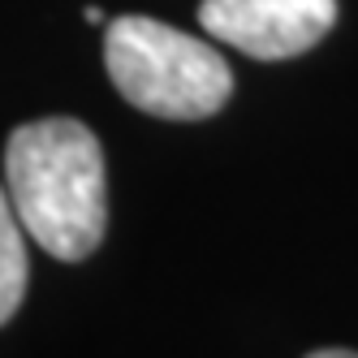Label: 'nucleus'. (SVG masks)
Segmentation results:
<instances>
[{
  "label": "nucleus",
  "mask_w": 358,
  "mask_h": 358,
  "mask_svg": "<svg viewBox=\"0 0 358 358\" xmlns=\"http://www.w3.org/2000/svg\"><path fill=\"white\" fill-rule=\"evenodd\" d=\"M27 294V229H22L9 190L0 186V324H9Z\"/></svg>",
  "instance_id": "nucleus-4"
},
{
  "label": "nucleus",
  "mask_w": 358,
  "mask_h": 358,
  "mask_svg": "<svg viewBox=\"0 0 358 358\" xmlns=\"http://www.w3.org/2000/svg\"><path fill=\"white\" fill-rule=\"evenodd\" d=\"M87 22H91V27H99V22H104V13H99L95 5H87Z\"/></svg>",
  "instance_id": "nucleus-6"
},
{
  "label": "nucleus",
  "mask_w": 358,
  "mask_h": 358,
  "mask_svg": "<svg viewBox=\"0 0 358 358\" xmlns=\"http://www.w3.org/2000/svg\"><path fill=\"white\" fill-rule=\"evenodd\" d=\"M306 358H358V350H315V354H306Z\"/></svg>",
  "instance_id": "nucleus-5"
},
{
  "label": "nucleus",
  "mask_w": 358,
  "mask_h": 358,
  "mask_svg": "<svg viewBox=\"0 0 358 358\" xmlns=\"http://www.w3.org/2000/svg\"><path fill=\"white\" fill-rule=\"evenodd\" d=\"M104 65L138 113L164 121H203L220 113L234 91V73L212 43L138 13L108 22Z\"/></svg>",
  "instance_id": "nucleus-2"
},
{
  "label": "nucleus",
  "mask_w": 358,
  "mask_h": 358,
  "mask_svg": "<svg viewBox=\"0 0 358 358\" xmlns=\"http://www.w3.org/2000/svg\"><path fill=\"white\" fill-rule=\"evenodd\" d=\"M5 190L27 238H35L52 259L78 264L104 242V151L83 121L43 117L17 125L5 147Z\"/></svg>",
  "instance_id": "nucleus-1"
},
{
  "label": "nucleus",
  "mask_w": 358,
  "mask_h": 358,
  "mask_svg": "<svg viewBox=\"0 0 358 358\" xmlns=\"http://www.w3.org/2000/svg\"><path fill=\"white\" fill-rule=\"evenodd\" d=\"M199 22L216 43L255 61H289L332 31L337 0H203Z\"/></svg>",
  "instance_id": "nucleus-3"
}]
</instances>
